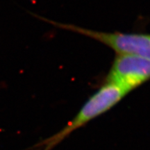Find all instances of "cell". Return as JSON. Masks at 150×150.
<instances>
[{
  "mask_svg": "<svg viewBox=\"0 0 150 150\" xmlns=\"http://www.w3.org/2000/svg\"><path fill=\"white\" fill-rule=\"evenodd\" d=\"M54 26L87 36L109 47L117 54L138 56L150 60V34L104 32L72 24L51 22Z\"/></svg>",
  "mask_w": 150,
  "mask_h": 150,
  "instance_id": "7a4b0ae2",
  "label": "cell"
},
{
  "mask_svg": "<svg viewBox=\"0 0 150 150\" xmlns=\"http://www.w3.org/2000/svg\"><path fill=\"white\" fill-rule=\"evenodd\" d=\"M150 79V60L134 55L117 54L106 77L127 93Z\"/></svg>",
  "mask_w": 150,
  "mask_h": 150,
  "instance_id": "3957f363",
  "label": "cell"
},
{
  "mask_svg": "<svg viewBox=\"0 0 150 150\" xmlns=\"http://www.w3.org/2000/svg\"><path fill=\"white\" fill-rule=\"evenodd\" d=\"M127 94L115 84L105 82L63 129L42 140L35 147H38L40 150H52L75 131L113 108Z\"/></svg>",
  "mask_w": 150,
  "mask_h": 150,
  "instance_id": "6da1fadb",
  "label": "cell"
}]
</instances>
